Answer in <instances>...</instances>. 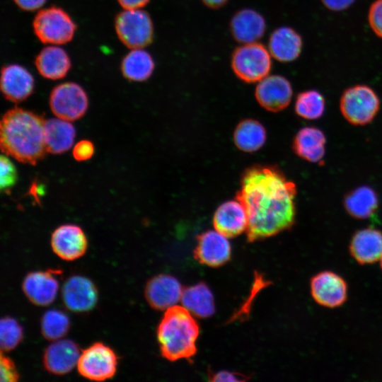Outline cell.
Returning a JSON list of instances; mask_svg holds the SVG:
<instances>
[{"label":"cell","mask_w":382,"mask_h":382,"mask_svg":"<svg viewBox=\"0 0 382 382\" xmlns=\"http://www.w3.org/2000/svg\"><path fill=\"white\" fill-rule=\"evenodd\" d=\"M296 187L277 168L254 166L245 170L236 198L247 212L248 241L262 240L292 227Z\"/></svg>","instance_id":"obj_1"},{"label":"cell","mask_w":382,"mask_h":382,"mask_svg":"<svg viewBox=\"0 0 382 382\" xmlns=\"http://www.w3.org/2000/svg\"><path fill=\"white\" fill-rule=\"evenodd\" d=\"M42 117L29 110L13 108L1 122V151L18 161L35 165L47 152Z\"/></svg>","instance_id":"obj_2"},{"label":"cell","mask_w":382,"mask_h":382,"mask_svg":"<svg viewBox=\"0 0 382 382\" xmlns=\"http://www.w3.org/2000/svg\"><path fill=\"white\" fill-rule=\"evenodd\" d=\"M193 316L183 306L175 305L165 311L158 326L157 339L166 359H190L196 354L199 328Z\"/></svg>","instance_id":"obj_3"},{"label":"cell","mask_w":382,"mask_h":382,"mask_svg":"<svg viewBox=\"0 0 382 382\" xmlns=\"http://www.w3.org/2000/svg\"><path fill=\"white\" fill-rule=\"evenodd\" d=\"M33 28L37 39L48 45H62L71 41L76 30V25L69 13L57 6L39 10Z\"/></svg>","instance_id":"obj_4"},{"label":"cell","mask_w":382,"mask_h":382,"mask_svg":"<svg viewBox=\"0 0 382 382\" xmlns=\"http://www.w3.org/2000/svg\"><path fill=\"white\" fill-rule=\"evenodd\" d=\"M270 56L263 45L257 42L245 43L233 51L231 67L241 80L247 83L259 82L271 70Z\"/></svg>","instance_id":"obj_5"},{"label":"cell","mask_w":382,"mask_h":382,"mask_svg":"<svg viewBox=\"0 0 382 382\" xmlns=\"http://www.w3.org/2000/svg\"><path fill=\"white\" fill-rule=\"evenodd\" d=\"M340 108L348 122L353 125H365L378 112L380 100L371 87L364 84L354 85L342 93Z\"/></svg>","instance_id":"obj_6"},{"label":"cell","mask_w":382,"mask_h":382,"mask_svg":"<svg viewBox=\"0 0 382 382\" xmlns=\"http://www.w3.org/2000/svg\"><path fill=\"white\" fill-rule=\"evenodd\" d=\"M119 40L129 49L144 48L152 42L154 25L149 13L139 9H124L115 19Z\"/></svg>","instance_id":"obj_7"},{"label":"cell","mask_w":382,"mask_h":382,"mask_svg":"<svg viewBox=\"0 0 382 382\" xmlns=\"http://www.w3.org/2000/svg\"><path fill=\"white\" fill-rule=\"evenodd\" d=\"M50 106L57 117L74 121L86 113L88 106V96L78 83H62L52 89L50 96Z\"/></svg>","instance_id":"obj_8"},{"label":"cell","mask_w":382,"mask_h":382,"mask_svg":"<svg viewBox=\"0 0 382 382\" xmlns=\"http://www.w3.org/2000/svg\"><path fill=\"white\" fill-rule=\"evenodd\" d=\"M117 364L114 351L103 343L96 342L81 352L76 366L84 378L102 381L115 375Z\"/></svg>","instance_id":"obj_9"},{"label":"cell","mask_w":382,"mask_h":382,"mask_svg":"<svg viewBox=\"0 0 382 382\" xmlns=\"http://www.w3.org/2000/svg\"><path fill=\"white\" fill-rule=\"evenodd\" d=\"M310 286L313 299L323 306L339 307L347 300V284L335 272L323 271L316 274L311 278Z\"/></svg>","instance_id":"obj_10"},{"label":"cell","mask_w":382,"mask_h":382,"mask_svg":"<svg viewBox=\"0 0 382 382\" xmlns=\"http://www.w3.org/2000/svg\"><path fill=\"white\" fill-rule=\"evenodd\" d=\"M292 93L290 82L280 75L267 76L258 82L255 92L259 104L265 110L274 112L289 105Z\"/></svg>","instance_id":"obj_11"},{"label":"cell","mask_w":382,"mask_h":382,"mask_svg":"<svg viewBox=\"0 0 382 382\" xmlns=\"http://www.w3.org/2000/svg\"><path fill=\"white\" fill-rule=\"evenodd\" d=\"M194 255L199 263L218 267L230 260L231 244L228 238L216 230L207 231L197 236Z\"/></svg>","instance_id":"obj_12"},{"label":"cell","mask_w":382,"mask_h":382,"mask_svg":"<svg viewBox=\"0 0 382 382\" xmlns=\"http://www.w3.org/2000/svg\"><path fill=\"white\" fill-rule=\"evenodd\" d=\"M183 288L179 281L169 274H158L149 279L144 294L154 309L166 311L181 300Z\"/></svg>","instance_id":"obj_13"},{"label":"cell","mask_w":382,"mask_h":382,"mask_svg":"<svg viewBox=\"0 0 382 382\" xmlns=\"http://www.w3.org/2000/svg\"><path fill=\"white\" fill-rule=\"evenodd\" d=\"M62 301L66 308L73 312H86L92 309L98 299L94 284L81 275L70 277L62 290Z\"/></svg>","instance_id":"obj_14"},{"label":"cell","mask_w":382,"mask_h":382,"mask_svg":"<svg viewBox=\"0 0 382 382\" xmlns=\"http://www.w3.org/2000/svg\"><path fill=\"white\" fill-rule=\"evenodd\" d=\"M87 245L84 232L76 225H62L52 234L51 246L53 252L66 261L75 260L83 256Z\"/></svg>","instance_id":"obj_15"},{"label":"cell","mask_w":382,"mask_h":382,"mask_svg":"<svg viewBox=\"0 0 382 382\" xmlns=\"http://www.w3.org/2000/svg\"><path fill=\"white\" fill-rule=\"evenodd\" d=\"M0 85L6 99L19 103L32 94L35 80L25 67L18 64H11L1 69Z\"/></svg>","instance_id":"obj_16"},{"label":"cell","mask_w":382,"mask_h":382,"mask_svg":"<svg viewBox=\"0 0 382 382\" xmlns=\"http://www.w3.org/2000/svg\"><path fill=\"white\" fill-rule=\"evenodd\" d=\"M81 352L77 345L69 340H57L50 345L43 355V364L49 372L63 375L76 366Z\"/></svg>","instance_id":"obj_17"},{"label":"cell","mask_w":382,"mask_h":382,"mask_svg":"<svg viewBox=\"0 0 382 382\" xmlns=\"http://www.w3.org/2000/svg\"><path fill=\"white\" fill-rule=\"evenodd\" d=\"M248 217L243 204L229 200L221 204L213 217V225L217 231L227 238H233L246 231Z\"/></svg>","instance_id":"obj_18"},{"label":"cell","mask_w":382,"mask_h":382,"mask_svg":"<svg viewBox=\"0 0 382 382\" xmlns=\"http://www.w3.org/2000/svg\"><path fill=\"white\" fill-rule=\"evenodd\" d=\"M24 294L35 305L46 306L56 298L59 284L51 271L28 273L22 284Z\"/></svg>","instance_id":"obj_19"},{"label":"cell","mask_w":382,"mask_h":382,"mask_svg":"<svg viewBox=\"0 0 382 382\" xmlns=\"http://www.w3.org/2000/svg\"><path fill=\"white\" fill-rule=\"evenodd\" d=\"M352 256L361 265L377 262L382 256V233L374 228L356 231L350 241Z\"/></svg>","instance_id":"obj_20"},{"label":"cell","mask_w":382,"mask_h":382,"mask_svg":"<svg viewBox=\"0 0 382 382\" xmlns=\"http://www.w3.org/2000/svg\"><path fill=\"white\" fill-rule=\"evenodd\" d=\"M303 40L293 28L282 26L275 29L268 41V50L271 56L281 62H291L301 54Z\"/></svg>","instance_id":"obj_21"},{"label":"cell","mask_w":382,"mask_h":382,"mask_svg":"<svg viewBox=\"0 0 382 382\" xmlns=\"http://www.w3.org/2000/svg\"><path fill=\"white\" fill-rule=\"evenodd\" d=\"M230 29L237 42L243 44L255 42L263 36L266 23L259 13L251 8H244L233 15Z\"/></svg>","instance_id":"obj_22"},{"label":"cell","mask_w":382,"mask_h":382,"mask_svg":"<svg viewBox=\"0 0 382 382\" xmlns=\"http://www.w3.org/2000/svg\"><path fill=\"white\" fill-rule=\"evenodd\" d=\"M38 73L44 78L58 80L64 78L71 69V59L59 45H47L40 50L35 59Z\"/></svg>","instance_id":"obj_23"},{"label":"cell","mask_w":382,"mask_h":382,"mask_svg":"<svg viewBox=\"0 0 382 382\" xmlns=\"http://www.w3.org/2000/svg\"><path fill=\"white\" fill-rule=\"evenodd\" d=\"M326 137L316 127H304L294 137L292 146L294 153L311 163H322L325 154Z\"/></svg>","instance_id":"obj_24"},{"label":"cell","mask_w":382,"mask_h":382,"mask_svg":"<svg viewBox=\"0 0 382 382\" xmlns=\"http://www.w3.org/2000/svg\"><path fill=\"white\" fill-rule=\"evenodd\" d=\"M76 132L67 120L52 118L45 121L44 138L47 152L59 154L68 151L73 145Z\"/></svg>","instance_id":"obj_25"},{"label":"cell","mask_w":382,"mask_h":382,"mask_svg":"<svg viewBox=\"0 0 382 382\" xmlns=\"http://www.w3.org/2000/svg\"><path fill=\"white\" fill-rule=\"evenodd\" d=\"M181 303L190 313L199 318H209L215 312L213 294L204 282L183 289Z\"/></svg>","instance_id":"obj_26"},{"label":"cell","mask_w":382,"mask_h":382,"mask_svg":"<svg viewBox=\"0 0 382 382\" xmlns=\"http://www.w3.org/2000/svg\"><path fill=\"white\" fill-rule=\"evenodd\" d=\"M346 212L353 218L365 219L371 217L378 207L376 191L369 186L363 185L349 191L343 200Z\"/></svg>","instance_id":"obj_27"},{"label":"cell","mask_w":382,"mask_h":382,"mask_svg":"<svg viewBox=\"0 0 382 382\" xmlns=\"http://www.w3.org/2000/svg\"><path fill=\"white\" fill-rule=\"evenodd\" d=\"M154 61L144 48L131 49L123 57L120 69L122 75L132 81H144L153 74Z\"/></svg>","instance_id":"obj_28"},{"label":"cell","mask_w":382,"mask_h":382,"mask_svg":"<svg viewBox=\"0 0 382 382\" xmlns=\"http://www.w3.org/2000/svg\"><path fill=\"white\" fill-rule=\"evenodd\" d=\"M233 140L240 150L245 152L256 151L265 144L266 132L258 121L252 119L244 120L237 125L233 134Z\"/></svg>","instance_id":"obj_29"},{"label":"cell","mask_w":382,"mask_h":382,"mask_svg":"<svg viewBox=\"0 0 382 382\" xmlns=\"http://www.w3.org/2000/svg\"><path fill=\"white\" fill-rule=\"evenodd\" d=\"M325 108L323 96L316 90H307L298 94L295 112L302 118L316 120L322 117Z\"/></svg>","instance_id":"obj_30"},{"label":"cell","mask_w":382,"mask_h":382,"mask_svg":"<svg viewBox=\"0 0 382 382\" xmlns=\"http://www.w3.org/2000/svg\"><path fill=\"white\" fill-rule=\"evenodd\" d=\"M69 325V319L65 313L51 309L47 311L42 317L41 332L45 339L55 341L66 334Z\"/></svg>","instance_id":"obj_31"},{"label":"cell","mask_w":382,"mask_h":382,"mask_svg":"<svg viewBox=\"0 0 382 382\" xmlns=\"http://www.w3.org/2000/svg\"><path fill=\"white\" fill-rule=\"evenodd\" d=\"M23 338V329L20 324L11 317L1 318L0 322V345L1 350L14 349Z\"/></svg>","instance_id":"obj_32"},{"label":"cell","mask_w":382,"mask_h":382,"mask_svg":"<svg viewBox=\"0 0 382 382\" xmlns=\"http://www.w3.org/2000/svg\"><path fill=\"white\" fill-rule=\"evenodd\" d=\"M17 180V171L15 166L6 156H1V190H8Z\"/></svg>","instance_id":"obj_33"},{"label":"cell","mask_w":382,"mask_h":382,"mask_svg":"<svg viewBox=\"0 0 382 382\" xmlns=\"http://www.w3.org/2000/svg\"><path fill=\"white\" fill-rule=\"evenodd\" d=\"M368 21L374 33L382 38V0H376L371 5Z\"/></svg>","instance_id":"obj_34"},{"label":"cell","mask_w":382,"mask_h":382,"mask_svg":"<svg viewBox=\"0 0 382 382\" xmlns=\"http://www.w3.org/2000/svg\"><path fill=\"white\" fill-rule=\"evenodd\" d=\"M0 376L1 382H15L19 375L13 361L1 353L0 359Z\"/></svg>","instance_id":"obj_35"},{"label":"cell","mask_w":382,"mask_h":382,"mask_svg":"<svg viewBox=\"0 0 382 382\" xmlns=\"http://www.w3.org/2000/svg\"><path fill=\"white\" fill-rule=\"evenodd\" d=\"M94 153V146L88 140H81L74 147L72 154L74 158L79 161L90 159Z\"/></svg>","instance_id":"obj_36"},{"label":"cell","mask_w":382,"mask_h":382,"mask_svg":"<svg viewBox=\"0 0 382 382\" xmlns=\"http://www.w3.org/2000/svg\"><path fill=\"white\" fill-rule=\"evenodd\" d=\"M211 381H245L248 379V376L240 373L220 371L209 375Z\"/></svg>","instance_id":"obj_37"},{"label":"cell","mask_w":382,"mask_h":382,"mask_svg":"<svg viewBox=\"0 0 382 382\" xmlns=\"http://www.w3.org/2000/svg\"><path fill=\"white\" fill-rule=\"evenodd\" d=\"M16 5L23 11H34L39 10L47 0H13Z\"/></svg>","instance_id":"obj_38"},{"label":"cell","mask_w":382,"mask_h":382,"mask_svg":"<svg viewBox=\"0 0 382 382\" xmlns=\"http://www.w3.org/2000/svg\"><path fill=\"white\" fill-rule=\"evenodd\" d=\"M321 1L328 9L341 11L348 8L355 0H321Z\"/></svg>","instance_id":"obj_39"},{"label":"cell","mask_w":382,"mask_h":382,"mask_svg":"<svg viewBox=\"0 0 382 382\" xmlns=\"http://www.w3.org/2000/svg\"><path fill=\"white\" fill-rule=\"evenodd\" d=\"M150 0H117L124 9H139L144 7Z\"/></svg>","instance_id":"obj_40"},{"label":"cell","mask_w":382,"mask_h":382,"mask_svg":"<svg viewBox=\"0 0 382 382\" xmlns=\"http://www.w3.org/2000/svg\"><path fill=\"white\" fill-rule=\"evenodd\" d=\"M202 2L209 8H219L223 6L228 0H202Z\"/></svg>","instance_id":"obj_41"},{"label":"cell","mask_w":382,"mask_h":382,"mask_svg":"<svg viewBox=\"0 0 382 382\" xmlns=\"http://www.w3.org/2000/svg\"><path fill=\"white\" fill-rule=\"evenodd\" d=\"M380 260H381V269H382V256H381Z\"/></svg>","instance_id":"obj_42"}]
</instances>
